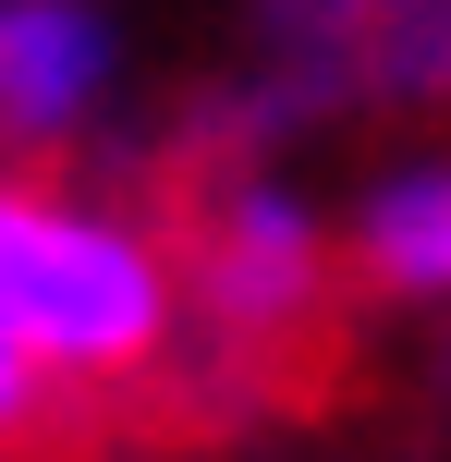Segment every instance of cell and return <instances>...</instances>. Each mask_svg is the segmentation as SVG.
I'll return each mask as SVG.
<instances>
[{"mask_svg":"<svg viewBox=\"0 0 451 462\" xmlns=\"http://www.w3.org/2000/svg\"><path fill=\"white\" fill-rule=\"evenodd\" d=\"M0 328L49 377H122L171 341V268L122 219L0 183Z\"/></svg>","mask_w":451,"mask_h":462,"instance_id":"obj_1","label":"cell"},{"mask_svg":"<svg viewBox=\"0 0 451 462\" xmlns=\"http://www.w3.org/2000/svg\"><path fill=\"white\" fill-rule=\"evenodd\" d=\"M195 292H208L220 328H293L317 304V219L293 195H244L220 208L208 255H195Z\"/></svg>","mask_w":451,"mask_h":462,"instance_id":"obj_2","label":"cell"},{"mask_svg":"<svg viewBox=\"0 0 451 462\" xmlns=\"http://www.w3.org/2000/svg\"><path fill=\"white\" fill-rule=\"evenodd\" d=\"M98 73H110V37L86 0H0V122L61 134L98 97Z\"/></svg>","mask_w":451,"mask_h":462,"instance_id":"obj_3","label":"cell"},{"mask_svg":"<svg viewBox=\"0 0 451 462\" xmlns=\"http://www.w3.org/2000/svg\"><path fill=\"white\" fill-rule=\"evenodd\" d=\"M366 268L390 292H451V171H403L366 195Z\"/></svg>","mask_w":451,"mask_h":462,"instance_id":"obj_4","label":"cell"},{"mask_svg":"<svg viewBox=\"0 0 451 462\" xmlns=\"http://www.w3.org/2000/svg\"><path fill=\"white\" fill-rule=\"evenodd\" d=\"M49 402H61V377H49L37 353L0 328V450H13V439H37V426H49Z\"/></svg>","mask_w":451,"mask_h":462,"instance_id":"obj_5","label":"cell"}]
</instances>
